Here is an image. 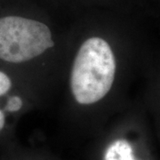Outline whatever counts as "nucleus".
Segmentation results:
<instances>
[{"label":"nucleus","mask_w":160,"mask_h":160,"mask_svg":"<svg viewBox=\"0 0 160 160\" xmlns=\"http://www.w3.org/2000/svg\"><path fill=\"white\" fill-rule=\"evenodd\" d=\"M2 160H38V159H30V158H18L16 156H12V154H10L8 152V154H6V156L3 158Z\"/></svg>","instance_id":"0eeeda50"},{"label":"nucleus","mask_w":160,"mask_h":160,"mask_svg":"<svg viewBox=\"0 0 160 160\" xmlns=\"http://www.w3.org/2000/svg\"><path fill=\"white\" fill-rule=\"evenodd\" d=\"M116 60L107 41L93 37L80 46L75 57L70 88L77 102L91 105L106 96L113 85Z\"/></svg>","instance_id":"f257e3e1"},{"label":"nucleus","mask_w":160,"mask_h":160,"mask_svg":"<svg viewBox=\"0 0 160 160\" xmlns=\"http://www.w3.org/2000/svg\"><path fill=\"white\" fill-rule=\"evenodd\" d=\"M22 99L18 95H12L7 99L6 105L4 107V111H7L9 113L17 112L22 108Z\"/></svg>","instance_id":"20e7f679"},{"label":"nucleus","mask_w":160,"mask_h":160,"mask_svg":"<svg viewBox=\"0 0 160 160\" xmlns=\"http://www.w3.org/2000/svg\"><path fill=\"white\" fill-rule=\"evenodd\" d=\"M98 160H141L137 158L133 144L126 138L109 140L99 152Z\"/></svg>","instance_id":"7ed1b4c3"},{"label":"nucleus","mask_w":160,"mask_h":160,"mask_svg":"<svg viewBox=\"0 0 160 160\" xmlns=\"http://www.w3.org/2000/svg\"><path fill=\"white\" fill-rule=\"evenodd\" d=\"M12 80L6 72L0 70V97L6 95L12 88Z\"/></svg>","instance_id":"39448f33"},{"label":"nucleus","mask_w":160,"mask_h":160,"mask_svg":"<svg viewBox=\"0 0 160 160\" xmlns=\"http://www.w3.org/2000/svg\"><path fill=\"white\" fill-rule=\"evenodd\" d=\"M52 46L51 30L45 23L18 15L0 17V61L26 62Z\"/></svg>","instance_id":"f03ea898"},{"label":"nucleus","mask_w":160,"mask_h":160,"mask_svg":"<svg viewBox=\"0 0 160 160\" xmlns=\"http://www.w3.org/2000/svg\"><path fill=\"white\" fill-rule=\"evenodd\" d=\"M6 118L5 111L0 109V134H3V132L6 130Z\"/></svg>","instance_id":"423d86ee"}]
</instances>
